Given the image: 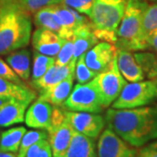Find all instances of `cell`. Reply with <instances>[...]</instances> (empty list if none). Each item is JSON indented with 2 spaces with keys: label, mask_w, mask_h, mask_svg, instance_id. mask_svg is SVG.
<instances>
[{
  "label": "cell",
  "mask_w": 157,
  "mask_h": 157,
  "mask_svg": "<svg viewBox=\"0 0 157 157\" xmlns=\"http://www.w3.org/2000/svg\"><path fill=\"white\" fill-rule=\"evenodd\" d=\"M72 39L73 42V59L76 61L81 54L90 50L100 41L93 32L90 21L78 27L74 32Z\"/></svg>",
  "instance_id": "d6986e66"
},
{
  "label": "cell",
  "mask_w": 157,
  "mask_h": 157,
  "mask_svg": "<svg viewBox=\"0 0 157 157\" xmlns=\"http://www.w3.org/2000/svg\"><path fill=\"white\" fill-rule=\"evenodd\" d=\"M94 79L103 107H109L113 104L128 83L118 69L117 55L109 67L103 72L98 73Z\"/></svg>",
  "instance_id": "52a82bcc"
},
{
  "label": "cell",
  "mask_w": 157,
  "mask_h": 157,
  "mask_svg": "<svg viewBox=\"0 0 157 157\" xmlns=\"http://www.w3.org/2000/svg\"><path fill=\"white\" fill-rule=\"evenodd\" d=\"M136 61L140 65L145 77L157 81V56L148 52H138L134 53Z\"/></svg>",
  "instance_id": "cb8c5ba5"
},
{
  "label": "cell",
  "mask_w": 157,
  "mask_h": 157,
  "mask_svg": "<svg viewBox=\"0 0 157 157\" xmlns=\"http://www.w3.org/2000/svg\"><path fill=\"white\" fill-rule=\"evenodd\" d=\"M105 121L109 128L135 147L157 139V107L110 108Z\"/></svg>",
  "instance_id": "6da1fadb"
},
{
  "label": "cell",
  "mask_w": 157,
  "mask_h": 157,
  "mask_svg": "<svg viewBox=\"0 0 157 157\" xmlns=\"http://www.w3.org/2000/svg\"><path fill=\"white\" fill-rule=\"evenodd\" d=\"M53 107L49 102L38 98L25 112V122L29 128L48 131L52 122Z\"/></svg>",
  "instance_id": "7c38bea8"
},
{
  "label": "cell",
  "mask_w": 157,
  "mask_h": 157,
  "mask_svg": "<svg viewBox=\"0 0 157 157\" xmlns=\"http://www.w3.org/2000/svg\"><path fill=\"white\" fill-rule=\"evenodd\" d=\"M117 55V47L109 42L101 41L85 52L87 67L97 73L106 70Z\"/></svg>",
  "instance_id": "8fae6325"
},
{
  "label": "cell",
  "mask_w": 157,
  "mask_h": 157,
  "mask_svg": "<svg viewBox=\"0 0 157 157\" xmlns=\"http://www.w3.org/2000/svg\"><path fill=\"white\" fill-rule=\"evenodd\" d=\"M157 97L156 80L129 82L124 86L120 95L113 102L112 108L128 109L149 105Z\"/></svg>",
  "instance_id": "5b68a950"
},
{
  "label": "cell",
  "mask_w": 157,
  "mask_h": 157,
  "mask_svg": "<svg viewBox=\"0 0 157 157\" xmlns=\"http://www.w3.org/2000/svg\"><path fill=\"white\" fill-rule=\"evenodd\" d=\"M33 34L31 13L18 0H0V55L29 45Z\"/></svg>",
  "instance_id": "7a4b0ae2"
},
{
  "label": "cell",
  "mask_w": 157,
  "mask_h": 157,
  "mask_svg": "<svg viewBox=\"0 0 157 157\" xmlns=\"http://www.w3.org/2000/svg\"><path fill=\"white\" fill-rule=\"evenodd\" d=\"M47 132L52 157H63L70 144L73 128L66 118L65 110L58 106L53 107L52 122Z\"/></svg>",
  "instance_id": "ba28073f"
},
{
  "label": "cell",
  "mask_w": 157,
  "mask_h": 157,
  "mask_svg": "<svg viewBox=\"0 0 157 157\" xmlns=\"http://www.w3.org/2000/svg\"><path fill=\"white\" fill-rule=\"evenodd\" d=\"M55 64V57L42 54L35 51L33 54V63L32 69V84L40 78L46 71Z\"/></svg>",
  "instance_id": "d4e9b609"
},
{
  "label": "cell",
  "mask_w": 157,
  "mask_h": 157,
  "mask_svg": "<svg viewBox=\"0 0 157 157\" xmlns=\"http://www.w3.org/2000/svg\"><path fill=\"white\" fill-rule=\"evenodd\" d=\"M0 157H17V155L15 153L0 151Z\"/></svg>",
  "instance_id": "d590c367"
},
{
  "label": "cell",
  "mask_w": 157,
  "mask_h": 157,
  "mask_svg": "<svg viewBox=\"0 0 157 157\" xmlns=\"http://www.w3.org/2000/svg\"><path fill=\"white\" fill-rule=\"evenodd\" d=\"M137 150L115 134L112 129H104L97 143L98 157H135Z\"/></svg>",
  "instance_id": "9c48e42d"
},
{
  "label": "cell",
  "mask_w": 157,
  "mask_h": 157,
  "mask_svg": "<svg viewBox=\"0 0 157 157\" xmlns=\"http://www.w3.org/2000/svg\"><path fill=\"white\" fill-rule=\"evenodd\" d=\"M34 24L39 28H44L57 33L64 39V32L57 21L50 6L43 8L34 13Z\"/></svg>",
  "instance_id": "603a6c76"
},
{
  "label": "cell",
  "mask_w": 157,
  "mask_h": 157,
  "mask_svg": "<svg viewBox=\"0 0 157 157\" xmlns=\"http://www.w3.org/2000/svg\"><path fill=\"white\" fill-rule=\"evenodd\" d=\"M48 139V132L42 129L26 131L24 135L19 146V149L17 153V157H25V155L31 147L37 141Z\"/></svg>",
  "instance_id": "484cf974"
},
{
  "label": "cell",
  "mask_w": 157,
  "mask_h": 157,
  "mask_svg": "<svg viewBox=\"0 0 157 157\" xmlns=\"http://www.w3.org/2000/svg\"><path fill=\"white\" fill-rule=\"evenodd\" d=\"M143 29L147 36L157 29V3L147 6L143 14Z\"/></svg>",
  "instance_id": "83f0119b"
},
{
  "label": "cell",
  "mask_w": 157,
  "mask_h": 157,
  "mask_svg": "<svg viewBox=\"0 0 157 157\" xmlns=\"http://www.w3.org/2000/svg\"><path fill=\"white\" fill-rule=\"evenodd\" d=\"M31 40L35 51L47 56L56 57L66 39L52 31L37 27L32 34Z\"/></svg>",
  "instance_id": "5bb4252c"
},
{
  "label": "cell",
  "mask_w": 157,
  "mask_h": 157,
  "mask_svg": "<svg viewBox=\"0 0 157 157\" xmlns=\"http://www.w3.org/2000/svg\"><path fill=\"white\" fill-rule=\"evenodd\" d=\"M27 130L25 127H15L4 131L0 135V151L17 154L24 135Z\"/></svg>",
  "instance_id": "7402d4cb"
},
{
  "label": "cell",
  "mask_w": 157,
  "mask_h": 157,
  "mask_svg": "<svg viewBox=\"0 0 157 157\" xmlns=\"http://www.w3.org/2000/svg\"><path fill=\"white\" fill-rule=\"evenodd\" d=\"M63 157H98L94 139L73 129L70 144Z\"/></svg>",
  "instance_id": "ac0fdd59"
},
{
  "label": "cell",
  "mask_w": 157,
  "mask_h": 157,
  "mask_svg": "<svg viewBox=\"0 0 157 157\" xmlns=\"http://www.w3.org/2000/svg\"><path fill=\"white\" fill-rule=\"evenodd\" d=\"M6 63L23 81L31 77V52L28 49L21 48L7 54Z\"/></svg>",
  "instance_id": "ffe728a7"
},
{
  "label": "cell",
  "mask_w": 157,
  "mask_h": 157,
  "mask_svg": "<svg viewBox=\"0 0 157 157\" xmlns=\"http://www.w3.org/2000/svg\"><path fill=\"white\" fill-rule=\"evenodd\" d=\"M118 69L128 82L144 80L145 74L130 51L117 49Z\"/></svg>",
  "instance_id": "2e32d148"
},
{
  "label": "cell",
  "mask_w": 157,
  "mask_h": 157,
  "mask_svg": "<svg viewBox=\"0 0 157 157\" xmlns=\"http://www.w3.org/2000/svg\"><path fill=\"white\" fill-rule=\"evenodd\" d=\"M50 7L56 17L57 21L64 32L65 39H73L74 32L78 27L90 21L89 19H87V17L82 16L81 13L62 3L59 5L51 6Z\"/></svg>",
  "instance_id": "4fadbf2b"
},
{
  "label": "cell",
  "mask_w": 157,
  "mask_h": 157,
  "mask_svg": "<svg viewBox=\"0 0 157 157\" xmlns=\"http://www.w3.org/2000/svg\"><path fill=\"white\" fill-rule=\"evenodd\" d=\"M73 59V39H66L61 49L55 57V64L58 66H65L72 61Z\"/></svg>",
  "instance_id": "4dcf8cb0"
},
{
  "label": "cell",
  "mask_w": 157,
  "mask_h": 157,
  "mask_svg": "<svg viewBox=\"0 0 157 157\" xmlns=\"http://www.w3.org/2000/svg\"><path fill=\"white\" fill-rule=\"evenodd\" d=\"M0 77L7 78L17 84L25 86L22 79L12 71V69L9 67V65L6 63V61L3 60L1 58H0Z\"/></svg>",
  "instance_id": "d6a6232c"
},
{
  "label": "cell",
  "mask_w": 157,
  "mask_h": 157,
  "mask_svg": "<svg viewBox=\"0 0 157 157\" xmlns=\"http://www.w3.org/2000/svg\"><path fill=\"white\" fill-rule=\"evenodd\" d=\"M126 5L127 0H95L88 17L99 40L115 45Z\"/></svg>",
  "instance_id": "277c9868"
},
{
  "label": "cell",
  "mask_w": 157,
  "mask_h": 157,
  "mask_svg": "<svg viewBox=\"0 0 157 157\" xmlns=\"http://www.w3.org/2000/svg\"><path fill=\"white\" fill-rule=\"evenodd\" d=\"M62 107L68 111L100 113L103 110L101 95L98 91L95 79L86 83H77Z\"/></svg>",
  "instance_id": "8992f818"
},
{
  "label": "cell",
  "mask_w": 157,
  "mask_h": 157,
  "mask_svg": "<svg viewBox=\"0 0 157 157\" xmlns=\"http://www.w3.org/2000/svg\"><path fill=\"white\" fill-rule=\"evenodd\" d=\"M30 103L16 99L0 98V127L7 128L25 121Z\"/></svg>",
  "instance_id": "9a60e30c"
},
{
  "label": "cell",
  "mask_w": 157,
  "mask_h": 157,
  "mask_svg": "<svg viewBox=\"0 0 157 157\" xmlns=\"http://www.w3.org/2000/svg\"><path fill=\"white\" fill-rule=\"evenodd\" d=\"M29 13H35L43 8L61 4L63 0H18Z\"/></svg>",
  "instance_id": "f546056e"
},
{
  "label": "cell",
  "mask_w": 157,
  "mask_h": 157,
  "mask_svg": "<svg viewBox=\"0 0 157 157\" xmlns=\"http://www.w3.org/2000/svg\"><path fill=\"white\" fill-rule=\"evenodd\" d=\"M0 98L16 99L31 104L36 99V94L26 86L17 84L7 78L0 77Z\"/></svg>",
  "instance_id": "44dd1931"
},
{
  "label": "cell",
  "mask_w": 157,
  "mask_h": 157,
  "mask_svg": "<svg viewBox=\"0 0 157 157\" xmlns=\"http://www.w3.org/2000/svg\"><path fill=\"white\" fill-rule=\"evenodd\" d=\"M95 0H63L62 4L89 17Z\"/></svg>",
  "instance_id": "1f68e13d"
},
{
  "label": "cell",
  "mask_w": 157,
  "mask_h": 157,
  "mask_svg": "<svg viewBox=\"0 0 157 157\" xmlns=\"http://www.w3.org/2000/svg\"><path fill=\"white\" fill-rule=\"evenodd\" d=\"M25 157H52V152L48 139L34 143L28 149Z\"/></svg>",
  "instance_id": "f1b7e54d"
},
{
  "label": "cell",
  "mask_w": 157,
  "mask_h": 157,
  "mask_svg": "<svg viewBox=\"0 0 157 157\" xmlns=\"http://www.w3.org/2000/svg\"><path fill=\"white\" fill-rule=\"evenodd\" d=\"M135 157H157V139L140 147Z\"/></svg>",
  "instance_id": "836d02e7"
},
{
  "label": "cell",
  "mask_w": 157,
  "mask_h": 157,
  "mask_svg": "<svg viewBox=\"0 0 157 157\" xmlns=\"http://www.w3.org/2000/svg\"><path fill=\"white\" fill-rule=\"evenodd\" d=\"M65 115L74 130L94 140L100 136L106 125L105 119L99 113L65 110Z\"/></svg>",
  "instance_id": "30bf717a"
},
{
  "label": "cell",
  "mask_w": 157,
  "mask_h": 157,
  "mask_svg": "<svg viewBox=\"0 0 157 157\" xmlns=\"http://www.w3.org/2000/svg\"><path fill=\"white\" fill-rule=\"evenodd\" d=\"M154 1H157V0H154Z\"/></svg>",
  "instance_id": "8d00e7d4"
},
{
  "label": "cell",
  "mask_w": 157,
  "mask_h": 157,
  "mask_svg": "<svg viewBox=\"0 0 157 157\" xmlns=\"http://www.w3.org/2000/svg\"><path fill=\"white\" fill-rule=\"evenodd\" d=\"M98 73L93 71L91 68L87 67L85 61V53L81 54L78 57L75 65V71H74V78L78 81V83L84 84L86 83L97 76Z\"/></svg>",
  "instance_id": "4316f807"
},
{
  "label": "cell",
  "mask_w": 157,
  "mask_h": 157,
  "mask_svg": "<svg viewBox=\"0 0 157 157\" xmlns=\"http://www.w3.org/2000/svg\"><path fill=\"white\" fill-rule=\"evenodd\" d=\"M147 44L148 48H151L157 52V29L152 31L151 33L147 34Z\"/></svg>",
  "instance_id": "e575fe53"
},
{
  "label": "cell",
  "mask_w": 157,
  "mask_h": 157,
  "mask_svg": "<svg viewBox=\"0 0 157 157\" xmlns=\"http://www.w3.org/2000/svg\"><path fill=\"white\" fill-rule=\"evenodd\" d=\"M74 73L70 74L68 77L50 86L49 88L40 92L39 99L49 102L52 106L60 107L70 95L73 86Z\"/></svg>",
  "instance_id": "e0dca14e"
},
{
  "label": "cell",
  "mask_w": 157,
  "mask_h": 157,
  "mask_svg": "<svg viewBox=\"0 0 157 157\" xmlns=\"http://www.w3.org/2000/svg\"><path fill=\"white\" fill-rule=\"evenodd\" d=\"M147 5L141 0H127L123 17L117 31V49L140 52L148 49L143 29V14Z\"/></svg>",
  "instance_id": "3957f363"
}]
</instances>
